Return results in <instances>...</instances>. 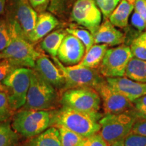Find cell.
Segmentation results:
<instances>
[{"label": "cell", "instance_id": "5", "mask_svg": "<svg viewBox=\"0 0 146 146\" xmlns=\"http://www.w3.org/2000/svg\"><path fill=\"white\" fill-rule=\"evenodd\" d=\"M135 120L136 118L129 112L106 114L99 120V133L107 143L124 139L131 133Z\"/></svg>", "mask_w": 146, "mask_h": 146}, {"label": "cell", "instance_id": "37", "mask_svg": "<svg viewBox=\"0 0 146 146\" xmlns=\"http://www.w3.org/2000/svg\"><path fill=\"white\" fill-rule=\"evenodd\" d=\"M131 23H132L133 26L139 31H143V30L146 29V24L145 21L137 11H135L133 14L132 18H131Z\"/></svg>", "mask_w": 146, "mask_h": 146}, {"label": "cell", "instance_id": "1", "mask_svg": "<svg viewBox=\"0 0 146 146\" xmlns=\"http://www.w3.org/2000/svg\"><path fill=\"white\" fill-rule=\"evenodd\" d=\"M102 117L98 112H87L63 106L52 115V123L63 126L83 136H91L98 133L101 129L99 120Z\"/></svg>", "mask_w": 146, "mask_h": 146}, {"label": "cell", "instance_id": "32", "mask_svg": "<svg viewBox=\"0 0 146 146\" xmlns=\"http://www.w3.org/2000/svg\"><path fill=\"white\" fill-rule=\"evenodd\" d=\"M81 146H108V143L98 132L84 138Z\"/></svg>", "mask_w": 146, "mask_h": 146}, {"label": "cell", "instance_id": "20", "mask_svg": "<svg viewBox=\"0 0 146 146\" xmlns=\"http://www.w3.org/2000/svg\"><path fill=\"white\" fill-rule=\"evenodd\" d=\"M134 9V4L127 0H121L119 4L109 17V21L115 27L125 28L127 27L129 17Z\"/></svg>", "mask_w": 146, "mask_h": 146}, {"label": "cell", "instance_id": "26", "mask_svg": "<svg viewBox=\"0 0 146 146\" xmlns=\"http://www.w3.org/2000/svg\"><path fill=\"white\" fill-rule=\"evenodd\" d=\"M66 31L68 34H70L76 36L79 39L85 47V52H87L91 47L95 44L94 36L89 31L82 29L73 28L70 27L66 29Z\"/></svg>", "mask_w": 146, "mask_h": 146}, {"label": "cell", "instance_id": "6", "mask_svg": "<svg viewBox=\"0 0 146 146\" xmlns=\"http://www.w3.org/2000/svg\"><path fill=\"white\" fill-rule=\"evenodd\" d=\"M30 68H17L1 82L6 87V94L12 111L25 104L30 85Z\"/></svg>", "mask_w": 146, "mask_h": 146}, {"label": "cell", "instance_id": "8", "mask_svg": "<svg viewBox=\"0 0 146 146\" xmlns=\"http://www.w3.org/2000/svg\"><path fill=\"white\" fill-rule=\"evenodd\" d=\"M54 62L60 69L64 76L66 86L70 89L91 87L94 88L103 81L96 69L80 66L75 64L65 66L56 57H52Z\"/></svg>", "mask_w": 146, "mask_h": 146}, {"label": "cell", "instance_id": "23", "mask_svg": "<svg viewBox=\"0 0 146 146\" xmlns=\"http://www.w3.org/2000/svg\"><path fill=\"white\" fill-rule=\"evenodd\" d=\"M75 1L76 0H50L48 10L58 17L66 18Z\"/></svg>", "mask_w": 146, "mask_h": 146}, {"label": "cell", "instance_id": "25", "mask_svg": "<svg viewBox=\"0 0 146 146\" xmlns=\"http://www.w3.org/2000/svg\"><path fill=\"white\" fill-rule=\"evenodd\" d=\"M18 140L17 133L8 123H0V146H16Z\"/></svg>", "mask_w": 146, "mask_h": 146}, {"label": "cell", "instance_id": "31", "mask_svg": "<svg viewBox=\"0 0 146 146\" xmlns=\"http://www.w3.org/2000/svg\"><path fill=\"white\" fill-rule=\"evenodd\" d=\"M125 146H146V137L130 133L124 139Z\"/></svg>", "mask_w": 146, "mask_h": 146}, {"label": "cell", "instance_id": "18", "mask_svg": "<svg viewBox=\"0 0 146 146\" xmlns=\"http://www.w3.org/2000/svg\"><path fill=\"white\" fill-rule=\"evenodd\" d=\"M108 49L106 44H95L86 52L83 59L77 65L85 68L96 69L99 68L104 55Z\"/></svg>", "mask_w": 146, "mask_h": 146}, {"label": "cell", "instance_id": "16", "mask_svg": "<svg viewBox=\"0 0 146 146\" xmlns=\"http://www.w3.org/2000/svg\"><path fill=\"white\" fill-rule=\"evenodd\" d=\"M94 36L95 44H106L108 46L123 44L125 40L124 33L116 29L108 19L100 25Z\"/></svg>", "mask_w": 146, "mask_h": 146}, {"label": "cell", "instance_id": "24", "mask_svg": "<svg viewBox=\"0 0 146 146\" xmlns=\"http://www.w3.org/2000/svg\"><path fill=\"white\" fill-rule=\"evenodd\" d=\"M62 146H81L84 138L74 131L63 126H58Z\"/></svg>", "mask_w": 146, "mask_h": 146}, {"label": "cell", "instance_id": "40", "mask_svg": "<svg viewBox=\"0 0 146 146\" xmlns=\"http://www.w3.org/2000/svg\"><path fill=\"white\" fill-rule=\"evenodd\" d=\"M7 0H0V14H2L5 11Z\"/></svg>", "mask_w": 146, "mask_h": 146}, {"label": "cell", "instance_id": "28", "mask_svg": "<svg viewBox=\"0 0 146 146\" xmlns=\"http://www.w3.org/2000/svg\"><path fill=\"white\" fill-rule=\"evenodd\" d=\"M130 49L133 58L146 60V44L136 38L131 43Z\"/></svg>", "mask_w": 146, "mask_h": 146}, {"label": "cell", "instance_id": "36", "mask_svg": "<svg viewBox=\"0 0 146 146\" xmlns=\"http://www.w3.org/2000/svg\"><path fill=\"white\" fill-rule=\"evenodd\" d=\"M131 133L146 137V118L135 120Z\"/></svg>", "mask_w": 146, "mask_h": 146}, {"label": "cell", "instance_id": "13", "mask_svg": "<svg viewBox=\"0 0 146 146\" xmlns=\"http://www.w3.org/2000/svg\"><path fill=\"white\" fill-rule=\"evenodd\" d=\"M85 54V47L76 36L68 34L64 38L58 52V59L62 64L75 65L81 61Z\"/></svg>", "mask_w": 146, "mask_h": 146}, {"label": "cell", "instance_id": "12", "mask_svg": "<svg viewBox=\"0 0 146 146\" xmlns=\"http://www.w3.org/2000/svg\"><path fill=\"white\" fill-rule=\"evenodd\" d=\"M12 12V17L9 22L14 24L27 39L35 26L37 12L33 8L29 0H14Z\"/></svg>", "mask_w": 146, "mask_h": 146}, {"label": "cell", "instance_id": "10", "mask_svg": "<svg viewBox=\"0 0 146 146\" xmlns=\"http://www.w3.org/2000/svg\"><path fill=\"white\" fill-rule=\"evenodd\" d=\"M70 17L94 35L101 25L102 12L94 0H76L71 10Z\"/></svg>", "mask_w": 146, "mask_h": 146}, {"label": "cell", "instance_id": "3", "mask_svg": "<svg viewBox=\"0 0 146 146\" xmlns=\"http://www.w3.org/2000/svg\"><path fill=\"white\" fill-rule=\"evenodd\" d=\"M52 124V115L45 110L23 109L14 115L12 127L27 138L36 136Z\"/></svg>", "mask_w": 146, "mask_h": 146}, {"label": "cell", "instance_id": "42", "mask_svg": "<svg viewBox=\"0 0 146 146\" xmlns=\"http://www.w3.org/2000/svg\"><path fill=\"white\" fill-rule=\"evenodd\" d=\"M1 91H5L6 92V87L2 83L0 82V92Z\"/></svg>", "mask_w": 146, "mask_h": 146}, {"label": "cell", "instance_id": "44", "mask_svg": "<svg viewBox=\"0 0 146 146\" xmlns=\"http://www.w3.org/2000/svg\"><path fill=\"white\" fill-rule=\"evenodd\" d=\"M1 59H3V56H2V54H1V52H0V60Z\"/></svg>", "mask_w": 146, "mask_h": 146}, {"label": "cell", "instance_id": "2", "mask_svg": "<svg viewBox=\"0 0 146 146\" xmlns=\"http://www.w3.org/2000/svg\"><path fill=\"white\" fill-rule=\"evenodd\" d=\"M11 41L8 46L1 52L3 58L10 60L17 68H35L36 60L41 56L32 43L25 38L13 23H7Z\"/></svg>", "mask_w": 146, "mask_h": 146}, {"label": "cell", "instance_id": "41", "mask_svg": "<svg viewBox=\"0 0 146 146\" xmlns=\"http://www.w3.org/2000/svg\"><path fill=\"white\" fill-rule=\"evenodd\" d=\"M137 38L141 40V41L144 42V43H145L146 44V32L143 33H142L141 35L139 36Z\"/></svg>", "mask_w": 146, "mask_h": 146}, {"label": "cell", "instance_id": "39", "mask_svg": "<svg viewBox=\"0 0 146 146\" xmlns=\"http://www.w3.org/2000/svg\"><path fill=\"white\" fill-rule=\"evenodd\" d=\"M108 146H125V145L124 143V139H120L108 143Z\"/></svg>", "mask_w": 146, "mask_h": 146}, {"label": "cell", "instance_id": "19", "mask_svg": "<svg viewBox=\"0 0 146 146\" xmlns=\"http://www.w3.org/2000/svg\"><path fill=\"white\" fill-rule=\"evenodd\" d=\"M23 146H62L58 128L50 127L41 133L33 137Z\"/></svg>", "mask_w": 146, "mask_h": 146}, {"label": "cell", "instance_id": "9", "mask_svg": "<svg viewBox=\"0 0 146 146\" xmlns=\"http://www.w3.org/2000/svg\"><path fill=\"white\" fill-rule=\"evenodd\" d=\"M62 103L64 106L78 110L98 112L101 105V98L94 88H72L64 93Z\"/></svg>", "mask_w": 146, "mask_h": 146}, {"label": "cell", "instance_id": "21", "mask_svg": "<svg viewBox=\"0 0 146 146\" xmlns=\"http://www.w3.org/2000/svg\"><path fill=\"white\" fill-rule=\"evenodd\" d=\"M67 32L63 30H57L47 35L41 41L40 46L41 49L52 57H56L60 45Z\"/></svg>", "mask_w": 146, "mask_h": 146}, {"label": "cell", "instance_id": "33", "mask_svg": "<svg viewBox=\"0 0 146 146\" xmlns=\"http://www.w3.org/2000/svg\"><path fill=\"white\" fill-rule=\"evenodd\" d=\"M17 67L10 60L6 58L1 59L0 61V81H3Z\"/></svg>", "mask_w": 146, "mask_h": 146}, {"label": "cell", "instance_id": "30", "mask_svg": "<svg viewBox=\"0 0 146 146\" xmlns=\"http://www.w3.org/2000/svg\"><path fill=\"white\" fill-rule=\"evenodd\" d=\"M11 41L8 24L5 21H0V52L4 50Z\"/></svg>", "mask_w": 146, "mask_h": 146}, {"label": "cell", "instance_id": "15", "mask_svg": "<svg viewBox=\"0 0 146 146\" xmlns=\"http://www.w3.org/2000/svg\"><path fill=\"white\" fill-rule=\"evenodd\" d=\"M34 69L45 81L52 86L60 87L65 85L62 72L47 56L41 55L36 60Z\"/></svg>", "mask_w": 146, "mask_h": 146}, {"label": "cell", "instance_id": "22", "mask_svg": "<svg viewBox=\"0 0 146 146\" xmlns=\"http://www.w3.org/2000/svg\"><path fill=\"white\" fill-rule=\"evenodd\" d=\"M125 76L133 81L146 83V60L133 57L127 66Z\"/></svg>", "mask_w": 146, "mask_h": 146}, {"label": "cell", "instance_id": "11", "mask_svg": "<svg viewBox=\"0 0 146 146\" xmlns=\"http://www.w3.org/2000/svg\"><path fill=\"white\" fill-rule=\"evenodd\" d=\"M95 89L98 91L102 100L106 114L129 112V110L135 108L133 102L115 91L106 81L103 80L100 82Z\"/></svg>", "mask_w": 146, "mask_h": 146}, {"label": "cell", "instance_id": "7", "mask_svg": "<svg viewBox=\"0 0 146 146\" xmlns=\"http://www.w3.org/2000/svg\"><path fill=\"white\" fill-rule=\"evenodd\" d=\"M132 58L130 47L127 45L108 49L99 66V73L106 78L125 76L127 66Z\"/></svg>", "mask_w": 146, "mask_h": 146}, {"label": "cell", "instance_id": "4", "mask_svg": "<svg viewBox=\"0 0 146 146\" xmlns=\"http://www.w3.org/2000/svg\"><path fill=\"white\" fill-rule=\"evenodd\" d=\"M54 86L45 81L35 69H31L30 85L23 109L44 110L51 108L56 100Z\"/></svg>", "mask_w": 146, "mask_h": 146}, {"label": "cell", "instance_id": "27", "mask_svg": "<svg viewBox=\"0 0 146 146\" xmlns=\"http://www.w3.org/2000/svg\"><path fill=\"white\" fill-rule=\"evenodd\" d=\"M97 6L101 11L105 20L108 19L111 14L117 7L121 0H94Z\"/></svg>", "mask_w": 146, "mask_h": 146}, {"label": "cell", "instance_id": "34", "mask_svg": "<svg viewBox=\"0 0 146 146\" xmlns=\"http://www.w3.org/2000/svg\"><path fill=\"white\" fill-rule=\"evenodd\" d=\"M133 103L139 116L141 118H146V95L136 100Z\"/></svg>", "mask_w": 146, "mask_h": 146}, {"label": "cell", "instance_id": "35", "mask_svg": "<svg viewBox=\"0 0 146 146\" xmlns=\"http://www.w3.org/2000/svg\"><path fill=\"white\" fill-rule=\"evenodd\" d=\"M29 1L37 13L45 12L50 3V0H29Z\"/></svg>", "mask_w": 146, "mask_h": 146}, {"label": "cell", "instance_id": "17", "mask_svg": "<svg viewBox=\"0 0 146 146\" xmlns=\"http://www.w3.org/2000/svg\"><path fill=\"white\" fill-rule=\"evenodd\" d=\"M59 25V21L54 14L50 12H43L38 14L35 26L29 34L28 41L31 43H36L48 35Z\"/></svg>", "mask_w": 146, "mask_h": 146}, {"label": "cell", "instance_id": "29", "mask_svg": "<svg viewBox=\"0 0 146 146\" xmlns=\"http://www.w3.org/2000/svg\"><path fill=\"white\" fill-rule=\"evenodd\" d=\"M12 111L5 91L0 92V121L8 118Z\"/></svg>", "mask_w": 146, "mask_h": 146}, {"label": "cell", "instance_id": "14", "mask_svg": "<svg viewBox=\"0 0 146 146\" xmlns=\"http://www.w3.org/2000/svg\"><path fill=\"white\" fill-rule=\"evenodd\" d=\"M106 81L115 91L131 102L146 95V83L133 81L126 76L106 78Z\"/></svg>", "mask_w": 146, "mask_h": 146}, {"label": "cell", "instance_id": "38", "mask_svg": "<svg viewBox=\"0 0 146 146\" xmlns=\"http://www.w3.org/2000/svg\"><path fill=\"white\" fill-rule=\"evenodd\" d=\"M134 8L143 18L146 24V0H135Z\"/></svg>", "mask_w": 146, "mask_h": 146}, {"label": "cell", "instance_id": "43", "mask_svg": "<svg viewBox=\"0 0 146 146\" xmlns=\"http://www.w3.org/2000/svg\"><path fill=\"white\" fill-rule=\"evenodd\" d=\"M127 1H129V2H130V3H133V4H134V3H135V0H127Z\"/></svg>", "mask_w": 146, "mask_h": 146}]
</instances>
